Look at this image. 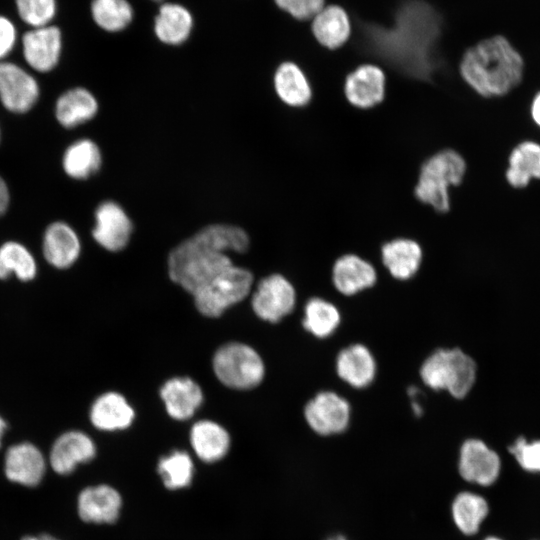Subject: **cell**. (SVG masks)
I'll list each match as a JSON object with an SVG mask.
<instances>
[{
  "label": "cell",
  "instance_id": "1",
  "mask_svg": "<svg viewBox=\"0 0 540 540\" xmlns=\"http://www.w3.org/2000/svg\"><path fill=\"white\" fill-rule=\"evenodd\" d=\"M249 244L247 232L239 226L207 225L170 251L169 276L193 295L233 264L228 252L244 253Z\"/></svg>",
  "mask_w": 540,
  "mask_h": 540
},
{
  "label": "cell",
  "instance_id": "2",
  "mask_svg": "<svg viewBox=\"0 0 540 540\" xmlns=\"http://www.w3.org/2000/svg\"><path fill=\"white\" fill-rule=\"evenodd\" d=\"M524 60L503 35L484 38L466 48L458 62L462 81L478 96L501 97L519 85Z\"/></svg>",
  "mask_w": 540,
  "mask_h": 540
},
{
  "label": "cell",
  "instance_id": "3",
  "mask_svg": "<svg viewBox=\"0 0 540 540\" xmlns=\"http://www.w3.org/2000/svg\"><path fill=\"white\" fill-rule=\"evenodd\" d=\"M428 389L445 392L456 400L466 398L478 380V364L460 347H439L429 353L418 370Z\"/></svg>",
  "mask_w": 540,
  "mask_h": 540
},
{
  "label": "cell",
  "instance_id": "4",
  "mask_svg": "<svg viewBox=\"0 0 540 540\" xmlns=\"http://www.w3.org/2000/svg\"><path fill=\"white\" fill-rule=\"evenodd\" d=\"M466 170V161L457 151L447 148L436 152L420 167L415 198L438 213L448 212L450 188L462 183Z\"/></svg>",
  "mask_w": 540,
  "mask_h": 540
},
{
  "label": "cell",
  "instance_id": "5",
  "mask_svg": "<svg viewBox=\"0 0 540 540\" xmlns=\"http://www.w3.org/2000/svg\"><path fill=\"white\" fill-rule=\"evenodd\" d=\"M212 367L223 385L237 390L255 388L265 377V364L259 353L240 342L219 347L213 356Z\"/></svg>",
  "mask_w": 540,
  "mask_h": 540
},
{
  "label": "cell",
  "instance_id": "6",
  "mask_svg": "<svg viewBox=\"0 0 540 540\" xmlns=\"http://www.w3.org/2000/svg\"><path fill=\"white\" fill-rule=\"evenodd\" d=\"M252 285L253 274L248 269L232 264L193 294L194 304L202 315L216 318L242 301L251 291Z\"/></svg>",
  "mask_w": 540,
  "mask_h": 540
},
{
  "label": "cell",
  "instance_id": "7",
  "mask_svg": "<svg viewBox=\"0 0 540 540\" xmlns=\"http://www.w3.org/2000/svg\"><path fill=\"white\" fill-rule=\"evenodd\" d=\"M303 420L310 431L322 438L345 434L352 421L350 401L332 389L312 395L303 405Z\"/></svg>",
  "mask_w": 540,
  "mask_h": 540
},
{
  "label": "cell",
  "instance_id": "8",
  "mask_svg": "<svg viewBox=\"0 0 540 540\" xmlns=\"http://www.w3.org/2000/svg\"><path fill=\"white\" fill-rule=\"evenodd\" d=\"M297 301L293 282L281 273H272L258 282L251 306L263 321L279 323L295 311Z\"/></svg>",
  "mask_w": 540,
  "mask_h": 540
},
{
  "label": "cell",
  "instance_id": "9",
  "mask_svg": "<svg viewBox=\"0 0 540 540\" xmlns=\"http://www.w3.org/2000/svg\"><path fill=\"white\" fill-rule=\"evenodd\" d=\"M458 472L462 479L488 487L496 482L501 472L498 453L479 438H467L459 447Z\"/></svg>",
  "mask_w": 540,
  "mask_h": 540
},
{
  "label": "cell",
  "instance_id": "10",
  "mask_svg": "<svg viewBox=\"0 0 540 540\" xmlns=\"http://www.w3.org/2000/svg\"><path fill=\"white\" fill-rule=\"evenodd\" d=\"M386 73L378 64L366 62L356 66L344 79L347 102L360 110L372 109L385 99Z\"/></svg>",
  "mask_w": 540,
  "mask_h": 540
},
{
  "label": "cell",
  "instance_id": "11",
  "mask_svg": "<svg viewBox=\"0 0 540 540\" xmlns=\"http://www.w3.org/2000/svg\"><path fill=\"white\" fill-rule=\"evenodd\" d=\"M336 377L354 390L370 387L377 378L378 363L373 351L364 343L353 342L342 347L334 360Z\"/></svg>",
  "mask_w": 540,
  "mask_h": 540
},
{
  "label": "cell",
  "instance_id": "12",
  "mask_svg": "<svg viewBox=\"0 0 540 540\" xmlns=\"http://www.w3.org/2000/svg\"><path fill=\"white\" fill-rule=\"evenodd\" d=\"M132 233L133 222L119 203L107 200L98 205L92 229L97 244L107 251L119 252L128 245Z\"/></svg>",
  "mask_w": 540,
  "mask_h": 540
},
{
  "label": "cell",
  "instance_id": "13",
  "mask_svg": "<svg viewBox=\"0 0 540 540\" xmlns=\"http://www.w3.org/2000/svg\"><path fill=\"white\" fill-rule=\"evenodd\" d=\"M96 454L97 447L94 440L81 430L71 429L61 433L54 440L48 463L56 474L67 476L79 465L92 461Z\"/></svg>",
  "mask_w": 540,
  "mask_h": 540
},
{
  "label": "cell",
  "instance_id": "14",
  "mask_svg": "<svg viewBox=\"0 0 540 540\" xmlns=\"http://www.w3.org/2000/svg\"><path fill=\"white\" fill-rule=\"evenodd\" d=\"M378 282L376 267L354 253L339 256L331 268V283L341 296L350 298L372 289Z\"/></svg>",
  "mask_w": 540,
  "mask_h": 540
},
{
  "label": "cell",
  "instance_id": "15",
  "mask_svg": "<svg viewBox=\"0 0 540 540\" xmlns=\"http://www.w3.org/2000/svg\"><path fill=\"white\" fill-rule=\"evenodd\" d=\"M46 469L47 460L43 452L31 442L15 443L5 452L3 471L12 483L34 488L42 482Z\"/></svg>",
  "mask_w": 540,
  "mask_h": 540
},
{
  "label": "cell",
  "instance_id": "16",
  "mask_svg": "<svg viewBox=\"0 0 540 540\" xmlns=\"http://www.w3.org/2000/svg\"><path fill=\"white\" fill-rule=\"evenodd\" d=\"M122 507L121 493L105 483L83 488L76 500L79 518L89 524H114L121 515Z\"/></svg>",
  "mask_w": 540,
  "mask_h": 540
},
{
  "label": "cell",
  "instance_id": "17",
  "mask_svg": "<svg viewBox=\"0 0 540 540\" xmlns=\"http://www.w3.org/2000/svg\"><path fill=\"white\" fill-rule=\"evenodd\" d=\"M39 97V86L32 75L20 66L0 61V99L15 113L30 110Z\"/></svg>",
  "mask_w": 540,
  "mask_h": 540
},
{
  "label": "cell",
  "instance_id": "18",
  "mask_svg": "<svg viewBox=\"0 0 540 540\" xmlns=\"http://www.w3.org/2000/svg\"><path fill=\"white\" fill-rule=\"evenodd\" d=\"M421 245L411 238L398 237L382 244L380 260L388 275L399 282L413 279L423 262Z\"/></svg>",
  "mask_w": 540,
  "mask_h": 540
},
{
  "label": "cell",
  "instance_id": "19",
  "mask_svg": "<svg viewBox=\"0 0 540 540\" xmlns=\"http://www.w3.org/2000/svg\"><path fill=\"white\" fill-rule=\"evenodd\" d=\"M23 56L30 67L48 72L58 63L62 35L58 27L47 25L32 28L22 36Z\"/></svg>",
  "mask_w": 540,
  "mask_h": 540
},
{
  "label": "cell",
  "instance_id": "20",
  "mask_svg": "<svg viewBox=\"0 0 540 540\" xmlns=\"http://www.w3.org/2000/svg\"><path fill=\"white\" fill-rule=\"evenodd\" d=\"M273 91L282 105L303 109L313 98L310 80L303 68L294 61H283L273 74Z\"/></svg>",
  "mask_w": 540,
  "mask_h": 540
},
{
  "label": "cell",
  "instance_id": "21",
  "mask_svg": "<svg viewBox=\"0 0 540 540\" xmlns=\"http://www.w3.org/2000/svg\"><path fill=\"white\" fill-rule=\"evenodd\" d=\"M311 20L312 35L323 49L338 51L351 37L350 17L340 5H325Z\"/></svg>",
  "mask_w": 540,
  "mask_h": 540
},
{
  "label": "cell",
  "instance_id": "22",
  "mask_svg": "<svg viewBox=\"0 0 540 540\" xmlns=\"http://www.w3.org/2000/svg\"><path fill=\"white\" fill-rule=\"evenodd\" d=\"M45 260L54 268L64 270L74 265L81 253V242L75 230L65 222L50 224L42 244Z\"/></svg>",
  "mask_w": 540,
  "mask_h": 540
},
{
  "label": "cell",
  "instance_id": "23",
  "mask_svg": "<svg viewBox=\"0 0 540 540\" xmlns=\"http://www.w3.org/2000/svg\"><path fill=\"white\" fill-rule=\"evenodd\" d=\"M135 418V412L127 399L120 393L109 391L99 395L91 404V424L104 432L127 429Z\"/></svg>",
  "mask_w": 540,
  "mask_h": 540
},
{
  "label": "cell",
  "instance_id": "24",
  "mask_svg": "<svg viewBox=\"0 0 540 540\" xmlns=\"http://www.w3.org/2000/svg\"><path fill=\"white\" fill-rule=\"evenodd\" d=\"M342 323V314L336 303L321 297L311 296L302 305L301 328L317 340L331 338Z\"/></svg>",
  "mask_w": 540,
  "mask_h": 540
},
{
  "label": "cell",
  "instance_id": "25",
  "mask_svg": "<svg viewBox=\"0 0 540 540\" xmlns=\"http://www.w3.org/2000/svg\"><path fill=\"white\" fill-rule=\"evenodd\" d=\"M160 396L168 415L184 421L191 418L203 402V392L198 383L189 377H174L160 389Z\"/></svg>",
  "mask_w": 540,
  "mask_h": 540
},
{
  "label": "cell",
  "instance_id": "26",
  "mask_svg": "<svg viewBox=\"0 0 540 540\" xmlns=\"http://www.w3.org/2000/svg\"><path fill=\"white\" fill-rule=\"evenodd\" d=\"M194 454L204 463H216L226 457L231 438L219 423L204 419L193 424L189 434Z\"/></svg>",
  "mask_w": 540,
  "mask_h": 540
},
{
  "label": "cell",
  "instance_id": "27",
  "mask_svg": "<svg viewBox=\"0 0 540 540\" xmlns=\"http://www.w3.org/2000/svg\"><path fill=\"white\" fill-rule=\"evenodd\" d=\"M98 101L87 89L76 87L64 92L56 103V117L66 128H73L94 118Z\"/></svg>",
  "mask_w": 540,
  "mask_h": 540
},
{
  "label": "cell",
  "instance_id": "28",
  "mask_svg": "<svg viewBox=\"0 0 540 540\" xmlns=\"http://www.w3.org/2000/svg\"><path fill=\"white\" fill-rule=\"evenodd\" d=\"M193 27L191 13L182 5L166 3L162 5L155 18L154 32L157 38L169 45L184 43Z\"/></svg>",
  "mask_w": 540,
  "mask_h": 540
},
{
  "label": "cell",
  "instance_id": "29",
  "mask_svg": "<svg viewBox=\"0 0 540 540\" xmlns=\"http://www.w3.org/2000/svg\"><path fill=\"white\" fill-rule=\"evenodd\" d=\"M505 177L514 188H524L532 179H540V144L527 140L514 147Z\"/></svg>",
  "mask_w": 540,
  "mask_h": 540
},
{
  "label": "cell",
  "instance_id": "30",
  "mask_svg": "<svg viewBox=\"0 0 540 540\" xmlns=\"http://www.w3.org/2000/svg\"><path fill=\"white\" fill-rule=\"evenodd\" d=\"M489 513L487 500L474 492L458 493L451 505L454 524L464 535L476 534Z\"/></svg>",
  "mask_w": 540,
  "mask_h": 540
},
{
  "label": "cell",
  "instance_id": "31",
  "mask_svg": "<svg viewBox=\"0 0 540 540\" xmlns=\"http://www.w3.org/2000/svg\"><path fill=\"white\" fill-rule=\"evenodd\" d=\"M102 154L90 139H80L71 144L63 156V168L74 179H87L100 169Z\"/></svg>",
  "mask_w": 540,
  "mask_h": 540
},
{
  "label": "cell",
  "instance_id": "32",
  "mask_svg": "<svg viewBox=\"0 0 540 540\" xmlns=\"http://www.w3.org/2000/svg\"><path fill=\"white\" fill-rule=\"evenodd\" d=\"M157 473L163 486L170 491L189 487L194 479L195 466L191 455L184 450H173L157 463Z\"/></svg>",
  "mask_w": 540,
  "mask_h": 540
},
{
  "label": "cell",
  "instance_id": "33",
  "mask_svg": "<svg viewBox=\"0 0 540 540\" xmlns=\"http://www.w3.org/2000/svg\"><path fill=\"white\" fill-rule=\"evenodd\" d=\"M12 274L21 282H30L37 275L34 256L16 241H8L0 246V280H7Z\"/></svg>",
  "mask_w": 540,
  "mask_h": 540
},
{
  "label": "cell",
  "instance_id": "34",
  "mask_svg": "<svg viewBox=\"0 0 540 540\" xmlns=\"http://www.w3.org/2000/svg\"><path fill=\"white\" fill-rule=\"evenodd\" d=\"M91 14L95 23L108 32L123 30L133 18L127 0H92Z\"/></svg>",
  "mask_w": 540,
  "mask_h": 540
},
{
  "label": "cell",
  "instance_id": "35",
  "mask_svg": "<svg viewBox=\"0 0 540 540\" xmlns=\"http://www.w3.org/2000/svg\"><path fill=\"white\" fill-rule=\"evenodd\" d=\"M22 21L32 28L50 25L56 15V0H15Z\"/></svg>",
  "mask_w": 540,
  "mask_h": 540
},
{
  "label": "cell",
  "instance_id": "36",
  "mask_svg": "<svg viewBox=\"0 0 540 540\" xmlns=\"http://www.w3.org/2000/svg\"><path fill=\"white\" fill-rule=\"evenodd\" d=\"M508 451L523 470L540 473V440L528 441L518 437L508 447Z\"/></svg>",
  "mask_w": 540,
  "mask_h": 540
},
{
  "label": "cell",
  "instance_id": "37",
  "mask_svg": "<svg viewBox=\"0 0 540 540\" xmlns=\"http://www.w3.org/2000/svg\"><path fill=\"white\" fill-rule=\"evenodd\" d=\"M276 5L297 20L312 19L324 6L325 0H274Z\"/></svg>",
  "mask_w": 540,
  "mask_h": 540
},
{
  "label": "cell",
  "instance_id": "38",
  "mask_svg": "<svg viewBox=\"0 0 540 540\" xmlns=\"http://www.w3.org/2000/svg\"><path fill=\"white\" fill-rule=\"evenodd\" d=\"M17 38V31L13 22L0 15V60L5 58L13 49Z\"/></svg>",
  "mask_w": 540,
  "mask_h": 540
},
{
  "label": "cell",
  "instance_id": "39",
  "mask_svg": "<svg viewBox=\"0 0 540 540\" xmlns=\"http://www.w3.org/2000/svg\"><path fill=\"white\" fill-rule=\"evenodd\" d=\"M9 204V191L5 181L0 176V215H2Z\"/></svg>",
  "mask_w": 540,
  "mask_h": 540
},
{
  "label": "cell",
  "instance_id": "40",
  "mask_svg": "<svg viewBox=\"0 0 540 540\" xmlns=\"http://www.w3.org/2000/svg\"><path fill=\"white\" fill-rule=\"evenodd\" d=\"M531 116L534 122L540 127V92L532 100Z\"/></svg>",
  "mask_w": 540,
  "mask_h": 540
},
{
  "label": "cell",
  "instance_id": "41",
  "mask_svg": "<svg viewBox=\"0 0 540 540\" xmlns=\"http://www.w3.org/2000/svg\"><path fill=\"white\" fill-rule=\"evenodd\" d=\"M21 540H60V539L56 538L53 535L43 533V534H38V535H26L22 537Z\"/></svg>",
  "mask_w": 540,
  "mask_h": 540
},
{
  "label": "cell",
  "instance_id": "42",
  "mask_svg": "<svg viewBox=\"0 0 540 540\" xmlns=\"http://www.w3.org/2000/svg\"><path fill=\"white\" fill-rule=\"evenodd\" d=\"M7 429H8V424L5 418L0 414V448L2 446V441H3L4 435Z\"/></svg>",
  "mask_w": 540,
  "mask_h": 540
},
{
  "label": "cell",
  "instance_id": "43",
  "mask_svg": "<svg viewBox=\"0 0 540 540\" xmlns=\"http://www.w3.org/2000/svg\"><path fill=\"white\" fill-rule=\"evenodd\" d=\"M326 540H348L344 535H333Z\"/></svg>",
  "mask_w": 540,
  "mask_h": 540
},
{
  "label": "cell",
  "instance_id": "44",
  "mask_svg": "<svg viewBox=\"0 0 540 540\" xmlns=\"http://www.w3.org/2000/svg\"><path fill=\"white\" fill-rule=\"evenodd\" d=\"M484 540H503V539H501L499 537H496V536H488Z\"/></svg>",
  "mask_w": 540,
  "mask_h": 540
}]
</instances>
